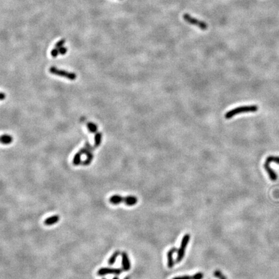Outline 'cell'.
I'll return each instance as SVG.
<instances>
[{"label":"cell","instance_id":"obj_1","mask_svg":"<svg viewBox=\"0 0 279 279\" xmlns=\"http://www.w3.org/2000/svg\"><path fill=\"white\" fill-rule=\"evenodd\" d=\"M109 203L112 205H118L123 203L127 206H132L137 204L138 198L135 196H127L123 197L118 195H115L109 198Z\"/></svg>","mask_w":279,"mask_h":279},{"label":"cell","instance_id":"obj_2","mask_svg":"<svg viewBox=\"0 0 279 279\" xmlns=\"http://www.w3.org/2000/svg\"><path fill=\"white\" fill-rule=\"evenodd\" d=\"M258 109V107L256 105L241 106V107H236L227 112L225 115V119H229L237 115H240L241 113H246V112H257Z\"/></svg>","mask_w":279,"mask_h":279},{"label":"cell","instance_id":"obj_3","mask_svg":"<svg viewBox=\"0 0 279 279\" xmlns=\"http://www.w3.org/2000/svg\"><path fill=\"white\" fill-rule=\"evenodd\" d=\"M190 238H191V237H190L189 234H185L183 237V238L182 239V241H181L180 246L178 248V251H177L178 254H177V257L176 258V263L180 262L183 260V258L185 256V249L189 244Z\"/></svg>","mask_w":279,"mask_h":279},{"label":"cell","instance_id":"obj_4","mask_svg":"<svg viewBox=\"0 0 279 279\" xmlns=\"http://www.w3.org/2000/svg\"><path fill=\"white\" fill-rule=\"evenodd\" d=\"M183 18L184 20L189 24L195 25L203 30H207L208 28V25L206 23L203 21L199 20V19L195 18L192 17L189 14H184L183 15Z\"/></svg>","mask_w":279,"mask_h":279},{"label":"cell","instance_id":"obj_5","mask_svg":"<svg viewBox=\"0 0 279 279\" xmlns=\"http://www.w3.org/2000/svg\"><path fill=\"white\" fill-rule=\"evenodd\" d=\"M49 71L51 74L58 75L59 76L65 77L66 78L70 79V80H75L76 78V75L75 74V73L67 72L64 70L58 69L55 67H51L49 69Z\"/></svg>","mask_w":279,"mask_h":279},{"label":"cell","instance_id":"obj_6","mask_svg":"<svg viewBox=\"0 0 279 279\" xmlns=\"http://www.w3.org/2000/svg\"><path fill=\"white\" fill-rule=\"evenodd\" d=\"M123 271L122 268H102L97 271V275L103 277L107 275H115L118 276L122 274Z\"/></svg>","mask_w":279,"mask_h":279},{"label":"cell","instance_id":"obj_7","mask_svg":"<svg viewBox=\"0 0 279 279\" xmlns=\"http://www.w3.org/2000/svg\"><path fill=\"white\" fill-rule=\"evenodd\" d=\"M122 268L124 271H128L131 269V261L127 253L125 251L122 252Z\"/></svg>","mask_w":279,"mask_h":279},{"label":"cell","instance_id":"obj_8","mask_svg":"<svg viewBox=\"0 0 279 279\" xmlns=\"http://www.w3.org/2000/svg\"><path fill=\"white\" fill-rule=\"evenodd\" d=\"M270 164L271 163H269V162L265 160V163L264 164V168L265 170L266 171V172H268L269 177V178L271 179V180L272 181H275V180H277L278 176H277V175L276 172L274 171V170L270 168V166H269Z\"/></svg>","mask_w":279,"mask_h":279},{"label":"cell","instance_id":"obj_9","mask_svg":"<svg viewBox=\"0 0 279 279\" xmlns=\"http://www.w3.org/2000/svg\"><path fill=\"white\" fill-rule=\"evenodd\" d=\"M178 249L175 248H172L171 249L167 254L168 257V266L169 268H172V267L175 265V261L172 258V255L175 253V252H177Z\"/></svg>","mask_w":279,"mask_h":279},{"label":"cell","instance_id":"obj_10","mask_svg":"<svg viewBox=\"0 0 279 279\" xmlns=\"http://www.w3.org/2000/svg\"><path fill=\"white\" fill-rule=\"evenodd\" d=\"M59 220V215H53L51 216H49V218H46L44 220L43 223L45 225H47V226H50V225H52L56 223H58Z\"/></svg>","mask_w":279,"mask_h":279},{"label":"cell","instance_id":"obj_11","mask_svg":"<svg viewBox=\"0 0 279 279\" xmlns=\"http://www.w3.org/2000/svg\"><path fill=\"white\" fill-rule=\"evenodd\" d=\"M203 278H204V273H200V272H198V273H196L192 276L184 275V276L174 277L172 279H203Z\"/></svg>","mask_w":279,"mask_h":279},{"label":"cell","instance_id":"obj_12","mask_svg":"<svg viewBox=\"0 0 279 279\" xmlns=\"http://www.w3.org/2000/svg\"><path fill=\"white\" fill-rule=\"evenodd\" d=\"M120 253H120V251H116L115 252H114V253L112 254V255L110 257V258H109V260H108V264H109V265H113V264L115 263V262H116V261L117 258L119 257V255H120Z\"/></svg>","mask_w":279,"mask_h":279},{"label":"cell","instance_id":"obj_13","mask_svg":"<svg viewBox=\"0 0 279 279\" xmlns=\"http://www.w3.org/2000/svg\"><path fill=\"white\" fill-rule=\"evenodd\" d=\"M12 142V137L10 135H4L2 136L1 138V142L3 144L7 145L10 144Z\"/></svg>","mask_w":279,"mask_h":279},{"label":"cell","instance_id":"obj_14","mask_svg":"<svg viewBox=\"0 0 279 279\" xmlns=\"http://www.w3.org/2000/svg\"><path fill=\"white\" fill-rule=\"evenodd\" d=\"M86 155H87V158L85 159V160H84L83 162H82V164L83 165H89L92 160L93 155L92 153V151H89Z\"/></svg>","mask_w":279,"mask_h":279},{"label":"cell","instance_id":"obj_15","mask_svg":"<svg viewBox=\"0 0 279 279\" xmlns=\"http://www.w3.org/2000/svg\"><path fill=\"white\" fill-rule=\"evenodd\" d=\"M101 141H102V134L100 133V132H97V133L95 135V145H94V147L95 148H98V146L99 145V144H100Z\"/></svg>","mask_w":279,"mask_h":279},{"label":"cell","instance_id":"obj_16","mask_svg":"<svg viewBox=\"0 0 279 279\" xmlns=\"http://www.w3.org/2000/svg\"><path fill=\"white\" fill-rule=\"evenodd\" d=\"M81 156L82 155L79 153V152H77V153L75 155L74 158H73V161L72 163L75 165H78L79 164H82L81 162Z\"/></svg>","mask_w":279,"mask_h":279},{"label":"cell","instance_id":"obj_17","mask_svg":"<svg viewBox=\"0 0 279 279\" xmlns=\"http://www.w3.org/2000/svg\"><path fill=\"white\" fill-rule=\"evenodd\" d=\"M87 127L89 131L92 132V133H95L97 131V126L96 124L92 122H89L87 123Z\"/></svg>","mask_w":279,"mask_h":279},{"label":"cell","instance_id":"obj_18","mask_svg":"<svg viewBox=\"0 0 279 279\" xmlns=\"http://www.w3.org/2000/svg\"><path fill=\"white\" fill-rule=\"evenodd\" d=\"M266 161L269 162V163L271 162H275L277 164H279V156H268L266 160Z\"/></svg>","mask_w":279,"mask_h":279},{"label":"cell","instance_id":"obj_19","mask_svg":"<svg viewBox=\"0 0 279 279\" xmlns=\"http://www.w3.org/2000/svg\"><path fill=\"white\" fill-rule=\"evenodd\" d=\"M65 40L64 39H61V40H59L58 43H56L55 48L59 49V48L62 47V46H63V45L65 44Z\"/></svg>","mask_w":279,"mask_h":279},{"label":"cell","instance_id":"obj_20","mask_svg":"<svg viewBox=\"0 0 279 279\" xmlns=\"http://www.w3.org/2000/svg\"><path fill=\"white\" fill-rule=\"evenodd\" d=\"M51 54L52 55V56L53 58H56L58 56V55L59 54V49H56V48H55L54 49H52L51 52Z\"/></svg>","mask_w":279,"mask_h":279},{"label":"cell","instance_id":"obj_21","mask_svg":"<svg viewBox=\"0 0 279 279\" xmlns=\"http://www.w3.org/2000/svg\"><path fill=\"white\" fill-rule=\"evenodd\" d=\"M67 51V49L66 47H64V46H62V47L59 49V52L60 55H64L66 54V52Z\"/></svg>","mask_w":279,"mask_h":279},{"label":"cell","instance_id":"obj_22","mask_svg":"<svg viewBox=\"0 0 279 279\" xmlns=\"http://www.w3.org/2000/svg\"><path fill=\"white\" fill-rule=\"evenodd\" d=\"M215 276L219 278L220 279H226L220 271H216L215 273Z\"/></svg>","mask_w":279,"mask_h":279},{"label":"cell","instance_id":"obj_23","mask_svg":"<svg viewBox=\"0 0 279 279\" xmlns=\"http://www.w3.org/2000/svg\"><path fill=\"white\" fill-rule=\"evenodd\" d=\"M5 95L4 94L3 92H2V94H1V99H3L5 98Z\"/></svg>","mask_w":279,"mask_h":279},{"label":"cell","instance_id":"obj_24","mask_svg":"<svg viewBox=\"0 0 279 279\" xmlns=\"http://www.w3.org/2000/svg\"><path fill=\"white\" fill-rule=\"evenodd\" d=\"M112 279H119V278H118V277H117V276L116 275L115 277H113V278H112Z\"/></svg>","mask_w":279,"mask_h":279},{"label":"cell","instance_id":"obj_25","mask_svg":"<svg viewBox=\"0 0 279 279\" xmlns=\"http://www.w3.org/2000/svg\"><path fill=\"white\" fill-rule=\"evenodd\" d=\"M123 279H130V277H126L124 278Z\"/></svg>","mask_w":279,"mask_h":279},{"label":"cell","instance_id":"obj_26","mask_svg":"<svg viewBox=\"0 0 279 279\" xmlns=\"http://www.w3.org/2000/svg\"><path fill=\"white\" fill-rule=\"evenodd\" d=\"M102 279H107V278H102Z\"/></svg>","mask_w":279,"mask_h":279}]
</instances>
